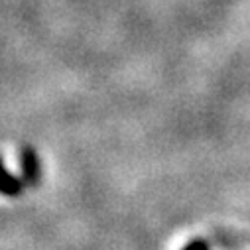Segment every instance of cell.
<instances>
[{
	"label": "cell",
	"mask_w": 250,
	"mask_h": 250,
	"mask_svg": "<svg viewBox=\"0 0 250 250\" xmlns=\"http://www.w3.org/2000/svg\"><path fill=\"white\" fill-rule=\"evenodd\" d=\"M22 164H24V173H26V177H28L30 181H34V179L38 177V173H40V166H38L36 154H34L32 150H24V154H22Z\"/></svg>",
	"instance_id": "obj_2"
},
{
	"label": "cell",
	"mask_w": 250,
	"mask_h": 250,
	"mask_svg": "<svg viewBox=\"0 0 250 250\" xmlns=\"http://www.w3.org/2000/svg\"><path fill=\"white\" fill-rule=\"evenodd\" d=\"M183 250H209V244L205 242V240H193V242H189V244H187Z\"/></svg>",
	"instance_id": "obj_3"
},
{
	"label": "cell",
	"mask_w": 250,
	"mask_h": 250,
	"mask_svg": "<svg viewBox=\"0 0 250 250\" xmlns=\"http://www.w3.org/2000/svg\"><path fill=\"white\" fill-rule=\"evenodd\" d=\"M22 191V181L16 179L4 166L2 158H0V193L6 197H14Z\"/></svg>",
	"instance_id": "obj_1"
}]
</instances>
